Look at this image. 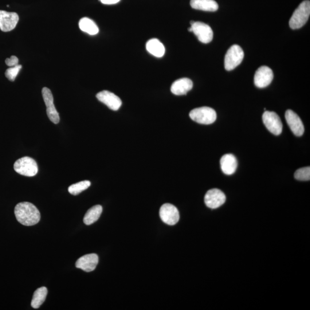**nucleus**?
<instances>
[{"mask_svg": "<svg viewBox=\"0 0 310 310\" xmlns=\"http://www.w3.org/2000/svg\"><path fill=\"white\" fill-rule=\"evenodd\" d=\"M15 214L18 222L25 226L36 225L41 219L40 211L28 202L18 203L15 208Z\"/></svg>", "mask_w": 310, "mask_h": 310, "instance_id": "1", "label": "nucleus"}, {"mask_svg": "<svg viewBox=\"0 0 310 310\" xmlns=\"http://www.w3.org/2000/svg\"><path fill=\"white\" fill-rule=\"evenodd\" d=\"M310 15V2L305 0L298 7L289 20V27L292 30L301 28L308 21Z\"/></svg>", "mask_w": 310, "mask_h": 310, "instance_id": "2", "label": "nucleus"}, {"mask_svg": "<svg viewBox=\"0 0 310 310\" xmlns=\"http://www.w3.org/2000/svg\"><path fill=\"white\" fill-rule=\"evenodd\" d=\"M189 116L191 120L201 124H211L217 119L216 112L213 109L206 107L192 110Z\"/></svg>", "mask_w": 310, "mask_h": 310, "instance_id": "3", "label": "nucleus"}, {"mask_svg": "<svg viewBox=\"0 0 310 310\" xmlns=\"http://www.w3.org/2000/svg\"><path fill=\"white\" fill-rule=\"evenodd\" d=\"M14 170L19 174L32 177L37 174L38 167L36 161L30 157L26 156L15 163Z\"/></svg>", "mask_w": 310, "mask_h": 310, "instance_id": "4", "label": "nucleus"}, {"mask_svg": "<svg viewBox=\"0 0 310 310\" xmlns=\"http://www.w3.org/2000/svg\"><path fill=\"white\" fill-rule=\"evenodd\" d=\"M244 57V51L237 45L230 47L225 57V69L231 71L241 64Z\"/></svg>", "mask_w": 310, "mask_h": 310, "instance_id": "5", "label": "nucleus"}, {"mask_svg": "<svg viewBox=\"0 0 310 310\" xmlns=\"http://www.w3.org/2000/svg\"><path fill=\"white\" fill-rule=\"evenodd\" d=\"M262 118L265 126L270 133L276 136L281 134L282 124L279 116L275 112L265 111Z\"/></svg>", "mask_w": 310, "mask_h": 310, "instance_id": "6", "label": "nucleus"}, {"mask_svg": "<svg viewBox=\"0 0 310 310\" xmlns=\"http://www.w3.org/2000/svg\"><path fill=\"white\" fill-rule=\"evenodd\" d=\"M159 215L162 221L168 225L176 224L180 218L177 208L170 203L164 204L160 207Z\"/></svg>", "mask_w": 310, "mask_h": 310, "instance_id": "7", "label": "nucleus"}, {"mask_svg": "<svg viewBox=\"0 0 310 310\" xmlns=\"http://www.w3.org/2000/svg\"><path fill=\"white\" fill-rule=\"evenodd\" d=\"M42 96L47 108V115L55 124L60 123V117L54 104V97L51 90L47 88L42 89Z\"/></svg>", "mask_w": 310, "mask_h": 310, "instance_id": "8", "label": "nucleus"}, {"mask_svg": "<svg viewBox=\"0 0 310 310\" xmlns=\"http://www.w3.org/2000/svg\"><path fill=\"white\" fill-rule=\"evenodd\" d=\"M192 32L198 39V40L205 44H207L213 40V32L211 27L203 23L199 22H195L193 25L191 26Z\"/></svg>", "mask_w": 310, "mask_h": 310, "instance_id": "9", "label": "nucleus"}, {"mask_svg": "<svg viewBox=\"0 0 310 310\" xmlns=\"http://www.w3.org/2000/svg\"><path fill=\"white\" fill-rule=\"evenodd\" d=\"M273 79L272 70L268 66H261L255 73L254 83L258 88H264L271 83Z\"/></svg>", "mask_w": 310, "mask_h": 310, "instance_id": "10", "label": "nucleus"}, {"mask_svg": "<svg viewBox=\"0 0 310 310\" xmlns=\"http://www.w3.org/2000/svg\"><path fill=\"white\" fill-rule=\"evenodd\" d=\"M226 201V196L220 190L213 188L208 191L205 197L206 205L212 209L221 206Z\"/></svg>", "mask_w": 310, "mask_h": 310, "instance_id": "11", "label": "nucleus"}, {"mask_svg": "<svg viewBox=\"0 0 310 310\" xmlns=\"http://www.w3.org/2000/svg\"><path fill=\"white\" fill-rule=\"evenodd\" d=\"M285 117L288 126L294 135L298 137L303 135L304 132V125L300 118L296 113L291 110H287L285 112Z\"/></svg>", "mask_w": 310, "mask_h": 310, "instance_id": "12", "label": "nucleus"}, {"mask_svg": "<svg viewBox=\"0 0 310 310\" xmlns=\"http://www.w3.org/2000/svg\"><path fill=\"white\" fill-rule=\"evenodd\" d=\"M19 20L17 13L0 11V30L3 32H10L17 27Z\"/></svg>", "mask_w": 310, "mask_h": 310, "instance_id": "13", "label": "nucleus"}, {"mask_svg": "<svg viewBox=\"0 0 310 310\" xmlns=\"http://www.w3.org/2000/svg\"><path fill=\"white\" fill-rule=\"evenodd\" d=\"M96 97L101 103L107 105L112 111H118L122 105V101L119 97L107 90H104L98 93Z\"/></svg>", "mask_w": 310, "mask_h": 310, "instance_id": "14", "label": "nucleus"}, {"mask_svg": "<svg viewBox=\"0 0 310 310\" xmlns=\"http://www.w3.org/2000/svg\"><path fill=\"white\" fill-rule=\"evenodd\" d=\"M99 260V256L95 253L86 254L78 259L76 263V267L85 272H92L96 269Z\"/></svg>", "mask_w": 310, "mask_h": 310, "instance_id": "15", "label": "nucleus"}, {"mask_svg": "<svg viewBox=\"0 0 310 310\" xmlns=\"http://www.w3.org/2000/svg\"><path fill=\"white\" fill-rule=\"evenodd\" d=\"M193 87V82L188 78H183L175 81L172 84L171 91L176 96L186 95Z\"/></svg>", "mask_w": 310, "mask_h": 310, "instance_id": "16", "label": "nucleus"}, {"mask_svg": "<svg viewBox=\"0 0 310 310\" xmlns=\"http://www.w3.org/2000/svg\"><path fill=\"white\" fill-rule=\"evenodd\" d=\"M220 164L222 172L227 175L233 174L236 171L238 166L237 159L232 154L222 156L220 160Z\"/></svg>", "mask_w": 310, "mask_h": 310, "instance_id": "17", "label": "nucleus"}, {"mask_svg": "<svg viewBox=\"0 0 310 310\" xmlns=\"http://www.w3.org/2000/svg\"><path fill=\"white\" fill-rule=\"evenodd\" d=\"M190 6L193 9L206 12H215L219 8L214 0H191Z\"/></svg>", "mask_w": 310, "mask_h": 310, "instance_id": "18", "label": "nucleus"}, {"mask_svg": "<svg viewBox=\"0 0 310 310\" xmlns=\"http://www.w3.org/2000/svg\"><path fill=\"white\" fill-rule=\"evenodd\" d=\"M146 49L149 53L156 57H162L165 54L164 45L157 39H152L148 41Z\"/></svg>", "mask_w": 310, "mask_h": 310, "instance_id": "19", "label": "nucleus"}, {"mask_svg": "<svg viewBox=\"0 0 310 310\" xmlns=\"http://www.w3.org/2000/svg\"><path fill=\"white\" fill-rule=\"evenodd\" d=\"M103 207L100 205L94 206L85 215L84 222L86 225H90L96 222L101 216Z\"/></svg>", "mask_w": 310, "mask_h": 310, "instance_id": "20", "label": "nucleus"}, {"mask_svg": "<svg viewBox=\"0 0 310 310\" xmlns=\"http://www.w3.org/2000/svg\"><path fill=\"white\" fill-rule=\"evenodd\" d=\"M79 27L81 31L90 35H95L99 32V27L96 24L88 18L80 20Z\"/></svg>", "mask_w": 310, "mask_h": 310, "instance_id": "21", "label": "nucleus"}, {"mask_svg": "<svg viewBox=\"0 0 310 310\" xmlns=\"http://www.w3.org/2000/svg\"><path fill=\"white\" fill-rule=\"evenodd\" d=\"M47 288L45 287L38 288L34 293L32 301H31V306L34 308H38L41 307V305L44 303L47 295Z\"/></svg>", "mask_w": 310, "mask_h": 310, "instance_id": "22", "label": "nucleus"}, {"mask_svg": "<svg viewBox=\"0 0 310 310\" xmlns=\"http://www.w3.org/2000/svg\"><path fill=\"white\" fill-rule=\"evenodd\" d=\"M90 185H91V183L89 180H84V181L72 184L69 187L68 190L71 194L77 195L81 193L82 191L88 189Z\"/></svg>", "mask_w": 310, "mask_h": 310, "instance_id": "23", "label": "nucleus"}, {"mask_svg": "<svg viewBox=\"0 0 310 310\" xmlns=\"http://www.w3.org/2000/svg\"><path fill=\"white\" fill-rule=\"evenodd\" d=\"M294 177L300 181H308L310 180V167H306L298 169L295 172Z\"/></svg>", "mask_w": 310, "mask_h": 310, "instance_id": "24", "label": "nucleus"}, {"mask_svg": "<svg viewBox=\"0 0 310 310\" xmlns=\"http://www.w3.org/2000/svg\"><path fill=\"white\" fill-rule=\"evenodd\" d=\"M22 68V66L18 65L17 66L12 67L9 69H8L6 72V77L9 79L10 81H14L16 79V78L18 75L20 71Z\"/></svg>", "mask_w": 310, "mask_h": 310, "instance_id": "25", "label": "nucleus"}, {"mask_svg": "<svg viewBox=\"0 0 310 310\" xmlns=\"http://www.w3.org/2000/svg\"><path fill=\"white\" fill-rule=\"evenodd\" d=\"M6 64L10 67H14L19 65V60L17 57L12 56L10 58H7Z\"/></svg>", "mask_w": 310, "mask_h": 310, "instance_id": "26", "label": "nucleus"}, {"mask_svg": "<svg viewBox=\"0 0 310 310\" xmlns=\"http://www.w3.org/2000/svg\"><path fill=\"white\" fill-rule=\"evenodd\" d=\"M120 0H100V2L105 5H115L119 2Z\"/></svg>", "mask_w": 310, "mask_h": 310, "instance_id": "27", "label": "nucleus"}, {"mask_svg": "<svg viewBox=\"0 0 310 310\" xmlns=\"http://www.w3.org/2000/svg\"><path fill=\"white\" fill-rule=\"evenodd\" d=\"M188 31H189V32H192V29L191 27H190V28L188 29Z\"/></svg>", "mask_w": 310, "mask_h": 310, "instance_id": "28", "label": "nucleus"}, {"mask_svg": "<svg viewBox=\"0 0 310 310\" xmlns=\"http://www.w3.org/2000/svg\"><path fill=\"white\" fill-rule=\"evenodd\" d=\"M194 22H194V21H191V22H190V25H191H191H193V24L194 23Z\"/></svg>", "mask_w": 310, "mask_h": 310, "instance_id": "29", "label": "nucleus"}]
</instances>
